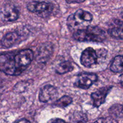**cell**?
Wrapping results in <instances>:
<instances>
[{"label": "cell", "mask_w": 123, "mask_h": 123, "mask_svg": "<svg viewBox=\"0 0 123 123\" xmlns=\"http://www.w3.org/2000/svg\"><path fill=\"white\" fill-rule=\"evenodd\" d=\"M98 56L92 48H88L83 51L80 57V62L84 66L90 67L97 64Z\"/></svg>", "instance_id": "6"}, {"label": "cell", "mask_w": 123, "mask_h": 123, "mask_svg": "<svg viewBox=\"0 0 123 123\" xmlns=\"http://www.w3.org/2000/svg\"><path fill=\"white\" fill-rule=\"evenodd\" d=\"M86 0H66V2L68 4H74V3H82Z\"/></svg>", "instance_id": "19"}, {"label": "cell", "mask_w": 123, "mask_h": 123, "mask_svg": "<svg viewBox=\"0 0 123 123\" xmlns=\"http://www.w3.org/2000/svg\"><path fill=\"white\" fill-rule=\"evenodd\" d=\"M121 17H122V18H123V13H121Z\"/></svg>", "instance_id": "22"}, {"label": "cell", "mask_w": 123, "mask_h": 123, "mask_svg": "<svg viewBox=\"0 0 123 123\" xmlns=\"http://www.w3.org/2000/svg\"><path fill=\"white\" fill-rule=\"evenodd\" d=\"M73 70V66L69 61H64L59 64L56 68V72L58 74H64Z\"/></svg>", "instance_id": "14"}, {"label": "cell", "mask_w": 123, "mask_h": 123, "mask_svg": "<svg viewBox=\"0 0 123 123\" xmlns=\"http://www.w3.org/2000/svg\"><path fill=\"white\" fill-rule=\"evenodd\" d=\"M72 103V98L68 96H64L58 100L55 103V105L57 106L66 107Z\"/></svg>", "instance_id": "16"}, {"label": "cell", "mask_w": 123, "mask_h": 123, "mask_svg": "<svg viewBox=\"0 0 123 123\" xmlns=\"http://www.w3.org/2000/svg\"><path fill=\"white\" fill-rule=\"evenodd\" d=\"M31 49H24L17 54L8 52L0 55V71L6 74L18 76L21 74L33 59Z\"/></svg>", "instance_id": "1"}, {"label": "cell", "mask_w": 123, "mask_h": 123, "mask_svg": "<svg viewBox=\"0 0 123 123\" xmlns=\"http://www.w3.org/2000/svg\"><path fill=\"white\" fill-rule=\"evenodd\" d=\"M112 86H104L98 89L96 92L91 94V98L93 100L95 107H99L105 102L107 95L111 90Z\"/></svg>", "instance_id": "10"}, {"label": "cell", "mask_w": 123, "mask_h": 123, "mask_svg": "<svg viewBox=\"0 0 123 123\" xmlns=\"http://www.w3.org/2000/svg\"><path fill=\"white\" fill-rule=\"evenodd\" d=\"M111 70L115 73H123V55L115 57L111 66Z\"/></svg>", "instance_id": "12"}, {"label": "cell", "mask_w": 123, "mask_h": 123, "mask_svg": "<svg viewBox=\"0 0 123 123\" xmlns=\"http://www.w3.org/2000/svg\"><path fill=\"white\" fill-rule=\"evenodd\" d=\"M48 123H66V121H64L62 119L60 118H55L50 120Z\"/></svg>", "instance_id": "18"}, {"label": "cell", "mask_w": 123, "mask_h": 123, "mask_svg": "<svg viewBox=\"0 0 123 123\" xmlns=\"http://www.w3.org/2000/svg\"><path fill=\"white\" fill-rule=\"evenodd\" d=\"M92 14L90 12L79 9L68 17L67 20V26L70 31L75 32L89 26V24L92 20Z\"/></svg>", "instance_id": "2"}, {"label": "cell", "mask_w": 123, "mask_h": 123, "mask_svg": "<svg viewBox=\"0 0 123 123\" xmlns=\"http://www.w3.org/2000/svg\"><path fill=\"white\" fill-rule=\"evenodd\" d=\"M93 123H118L117 121L113 118H101Z\"/></svg>", "instance_id": "17"}, {"label": "cell", "mask_w": 123, "mask_h": 123, "mask_svg": "<svg viewBox=\"0 0 123 123\" xmlns=\"http://www.w3.org/2000/svg\"><path fill=\"white\" fill-rule=\"evenodd\" d=\"M17 123H31L29 121L25 120V119H22V120H20V121H18Z\"/></svg>", "instance_id": "20"}, {"label": "cell", "mask_w": 123, "mask_h": 123, "mask_svg": "<svg viewBox=\"0 0 123 123\" xmlns=\"http://www.w3.org/2000/svg\"><path fill=\"white\" fill-rule=\"evenodd\" d=\"M52 53V47L50 45L45 44L44 46H43L38 51V55L37 56V60L41 61L46 60L47 58L49 57Z\"/></svg>", "instance_id": "13"}, {"label": "cell", "mask_w": 123, "mask_h": 123, "mask_svg": "<svg viewBox=\"0 0 123 123\" xmlns=\"http://www.w3.org/2000/svg\"><path fill=\"white\" fill-rule=\"evenodd\" d=\"M109 114L112 117L115 118L123 117V105H114L109 110Z\"/></svg>", "instance_id": "15"}, {"label": "cell", "mask_w": 123, "mask_h": 123, "mask_svg": "<svg viewBox=\"0 0 123 123\" xmlns=\"http://www.w3.org/2000/svg\"><path fill=\"white\" fill-rule=\"evenodd\" d=\"M73 37L79 42H102L106 39L105 31L97 26H88L73 33Z\"/></svg>", "instance_id": "3"}, {"label": "cell", "mask_w": 123, "mask_h": 123, "mask_svg": "<svg viewBox=\"0 0 123 123\" xmlns=\"http://www.w3.org/2000/svg\"><path fill=\"white\" fill-rule=\"evenodd\" d=\"M27 8L30 12L42 18H47L52 12L54 6L51 3L44 1H31L27 4Z\"/></svg>", "instance_id": "4"}, {"label": "cell", "mask_w": 123, "mask_h": 123, "mask_svg": "<svg viewBox=\"0 0 123 123\" xmlns=\"http://www.w3.org/2000/svg\"><path fill=\"white\" fill-rule=\"evenodd\" d=\"M20 38H21V36H20L18 31L8 32L7 34L5 35L1 40V44L4 48H11L16 43H18Z\"/></svg>", "instance_id": "11"}, {"label": "cell", "mask_w": 123, "mask_h": 123, "mask_svg": "<svg viewBox=\"0 0 123 123\" xmlns=\"http://www.w3.org/2000/svg\"><path fill=\"white\" fill-rule=\"evenodd\" d=\"M58 91L56 88L52 85H46L41 89L39 92V100L43 103L53 100L57 97Z\"/></svg>", "instance_id": "9"}, {"label": "cell", "mask_w": 123, "mask_h": 123, "mask_svg": "<svg viewBox=\"0 0 123 123\" xmlns=\"http://www.w3.org/2000/svg\"><path fill=\"white\" fill-rule=\"evenodd\" d=\"M108 33L117 39L123 40V21L120 19H113L108 26Z\"/></svg>", "instance_id": "8"}, {"label": "cell", "mask_w": 123, "mask_h": 123, "mask_svg": "<svg viewBox=\"0 0 123 123\" xmlns=\"http://www.w3.org/2000/svg\"><path fill=\"white\" fill-rule=\"evenodd\" d=\"M97 79L98 77L94 73H82L78 76L74 85L76 87L86 90L96 82Z\"/></svg>", "instance_id": "5"}, {"label": "cell", "mask_w": 123, "mask_h": 123, "mask_svg": "<svg viewBox=\"0 0 123 123\" xmlns=\"http://www.w3.org/2000/svg\"><path fill=\"white\" fill-rule=\"evenodd\" d=\"M1 18L7 22H12L17 20L19 18V10L18 8L12 4H6L1 8Z\"/></svg>", "instance_id": "7"}, {"label": "cell", "mask_w": 123, "mask_h": 123, "mask_svg": "<svg viewBox=\"0 0 123 123\" xmlns=\"http://www.w3.org/2000/svg\"><path fill=\"white\" fill-rule=\"evenodd\" d=\"M120 84H121V85L123 86V74L121 76V77H120Z\"/></svg>", "instance_id": "21"}]
</instances>
